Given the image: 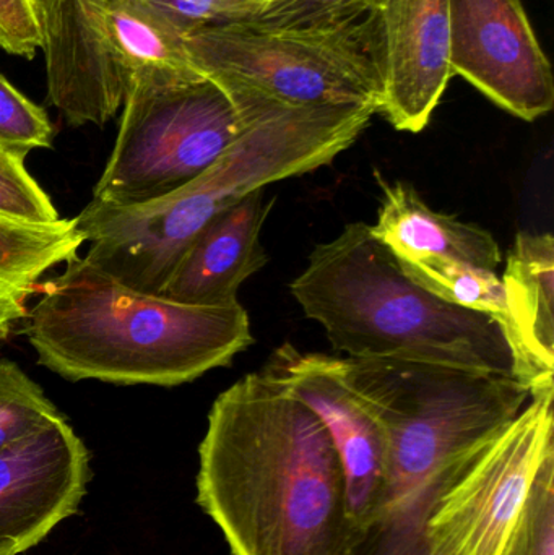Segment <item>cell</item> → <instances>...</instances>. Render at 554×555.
<instances>
[{
	"label": "cell",
	"instance_id": "8fae6325",
	"mask_svg": "<svg viewBox=\"0 0 554 555\" xmlns=\"http://www.w3.org/2000/svg\"><path fill=\"white\" fill-rule=\"evenodd\" d=\"M368 25L379 113L397 130L422 132L452 78L449 0H379Z\"/></svg>",
	"mask_w": 554,
	"mask_h": 555
},
{
	"label": "cell",
	"instance_id": "30bf717a",
	"mask_svg": "<svg viewBox=\"0 0 554 555\" xmlns=\"http://www.w3.org/2000/svg\"><path fill=\"white\" fill-rule=\"evenodd\" d=\"M260 372L324 423L340 456L360 541L386 482L389 443L383 424L347 387L334 356L299 351L285 343Z\"/></svg>",
	"mask_w": 554,
	"mask_h": 555
},
{
	"label": "cell",
	"instance_id": "277c9868",
	"mask_svg": "<svg viewBox=\"0 0 554 555\" xmlns=\"http://www.w3.org/2000/svg\"><path fill=\"white\" fill-rule=\"evenodd\" d=\"M25 335L39 364L67 380L178 387L254 343L249 317L233 306H188L140 293L77 257L39 286Z\"/></svg>",
	"mask_w": 554,
	"mask_h": 555
},
{
	"label": "cell",
	"instance_id": "7402d4cb",
	"mask_svg": "<svg viewBox=\"0 0 554 555\" xmlns=\"http://www.w3.org/2000/svg\"><path fill=\"white\" fill-rule=\"evenodd\" d=\"M0 218L20 223L51 224L57 208L25 168V156L0 149Z\"/></svg>",
	"mask_w": 554,
	"mask_h": 555
},
{
	"label": "cell",
	"instance_id": "9c48e42d",
	"mask_svg": "<svg viewBox=\"0 0 554 555\" xmlns=\"http://www.w3.org/2000/svg\"><path fill=\"white\" fill-rule=\"evenodd\" d=\"M451 70L519 119L554 106L552 64L523 0H449Z\"/></svg>",
	"mask_w": 554,
	"mask_h": 555
},
{
	"label": "cell",
	"instance_id": "7c38bea8",
	"mask_svg": "<svg viewBox=\"0 0 554 555\" xmlns=\"http://www.w3.org/2000/svg\"><path fill=\"white\" fill-rule=\"evenodd\" d=\"M90 455L64 416L0 452V555L41 543L77 514L90 481Z\"/></svg>",
	"mask_w": 554,
	"mask_h": 555
},
{
	"label": "cell",
	"instance_id": "7a4b0ae2",
	"mask_svg": "<svg viewBox=\"0 0 554 555\" xmlns=\"http://www.w3.org/2000/svg\"><path fill=\"white\" fill-rule=\"evenodd\" d=\"M223 90L240 114L236 142L201 178L158 201L136 207L91 201L75 218L90 243L87 262L132 289L159 294L218 215L257 189L331 165L377 114L360 104L292 106L244 88Z\"/></svg>",
	"mask_w": 554,
	"mask_h": 555
},
{
	"label": "cell",
	"instance_id": "3957f363",
	"mask_svg": "<svg viewBox=\"0 0 554 555\" xmlns=\"http://www.w3.org/2000/svg\"><path fill=\"white\" fill-rule=\"evenodd\" d=\"M389 443L386 482L355 555H426L438 499L532 397L516 377L390 359L338 358Z\"/></svg>",
	"mask_w": 554,
	"mask_h": 555
},
{
	"label": "cell",
	"instance_id": "d4e9b609",
	"mask_svg": "<svg viewBox=\"0 0 554 555\" xmlns=\"http://www.w3.org/2000/svg\"><path fill=\"white\" fill-rule=\"evenodd\" d=\"M510 555H554V463L543 472Z\"/></svg>",
	"mask_w": 554,
	"mask_h": 555
},
{
	"label": "cell",
	"instance_id": "ffe728a7",
	"mask_svg": "<svg viewBox=\"0 0 554 555\" xmlns=\"http://www.w3.org/2000/svg\"><path fill=\"white\" fill-rule=\"evenodd\" d=\"M61 416L42 388L18 364L0 359V452Z\"/></svg>",
	"mask_w": 554,
	"mask_h": 555
},
{
	"label": "cell",
	"instance_id": "4fadbf2b",
	"mask_svg": "<svg viewBox=\"0 0 554 555\" xmlns=\"http://www.w3.org/2000/svg\"><path fill=\"white\" fill-rule=\"evenodd\" d=\"M49 103L68 126L103 127L123 106L126 83L104 31V0H61L46 36Z\"/></svg>",
	"mask_w": 554,
	"mask_h": 555
},
{
	"label": "cell",
	"instance_id": "44dd1931",
	"mask_svg": "<svg viewBox=\"0 0 554 555\" xmlns=\"http://www.w3.org/2000/svg\"><path fill=\"white\" fill-rule=\"evenodd\" d=\"M379 0H267L254 25L272 29H334L366 18Z\"/></svg>",
	"mask_w": 554,
	"mask_h": 555
},
{
	"label": "cell",
	"instance_id": "8992f818",
	"mask_svg": "<svg viewBox=\"0 0 554 555\" xmlns=\"http://www.w3.org/2000/svg\"><path fill=\"white\" fill-rule=\"evenodd\" d=\"M123 119L93 201L113 207L150 204L191 184L241 132L230 94L211 78H129Z\"/></svg>",
	"mask_w": 554,
	"mask_h": 555
},
{
	"label": "cell",
	"instance_id": "9a60e30c",
	"mask_svg": "<svg viewBox=\"0 0 554 555\" xmlns=\"http://www.w3.org/2000/svg\"><path fill=\"white\" fill-rule=\"evenodd\" d=\"M506 297L503 328L514 377L530 391L554 387V240L517 234L501 278Z\"/></svg>",
	"mask_w": 554,
	"mask_h": 555
},
{
	"label": "cell",
	"instance_id": "d6986e66",
	"mask_svg": "<svg viewBox=\"0 0 554 555\" xmlns=\"http://www.w3.org/2000/svg\"><path fill=\"white\" fill-rule=\"evenodd\" d=\"M397 262L413 283L439 299L462 309L487 313L503 325L506 297L503 280L497 272L435 256L397 259Z\"/></svg>",
	"mask_w": 554,
	"mask_h": 555
},
{
	"label": "cell",
	"instance_id": "5bb4252c",
	"mask_svg": "<svg viewBox=\"0 0 554 555\" xmlns=\"http://www.w3.org/2000/svg\"><path fill=\"white\" fill-rule=\"evenodd\" d=\"M272 204L266 189H257L218 215L176 263L158 296L188 306L240 302L244 281L269 262L260 233Z\"/></svg>",
	"mask_w": 554,
	"mask_h": 555
},
{
	"label": "cell",
	"instance_id": "ac0fdd59",
	"mask_svg": "<svg viewBox=\"0 0 554 555\" xmlns=\"http://www.w3.org/2000/svg\"><path fill=\"white\" fill-rule=\"evenodd\" d=\"M104 31L124 83L133 77L191 80L204 75L192 64L184 33L149 0H104Z\"/></svg>",
	"mask_w": 554,
	"mask_h": 555
},
{
	"label": "cell",
	"instance_id": "ba28073f",
	"mask_svg": "<svg viewBox=\"0 0 554 555\" xmlns=\"http://www.w3.org/2000/svg\"><path fill=\"white\" fill-rule=\"evenodd\" d=\"M553 463L554 387H546L438 499L425 525L426 555H510Z\"/></svg>",
	"mask_w": 554,
	"mask_h": 555
},
{
	"label": "cell",
	"instance_id": "52a82bcc",
	"mask_svg": "<svg viewBox=\"0 0 554 555\" xmlns=\"http://www.w3.org/2000/svg\"><path fill=\"white\" fill-rule=\"evenodd\" d=\"M192 64L223 88H244L292 106L360 104L381 109L383 87L368 16L334 29L208 26L185 36Z\"/></svg>",
	"mask_w": 554,
	"mask_h": 555
},
{
	"label": "cell",
	"instance_id": "cb8c5ba5",
	"mask_svg": "<svg viewBox=\"0 0 554 555\" xmlns=\"http://www.w3.org/2000/svg\"><path fill=\"white\" fill-rule=\"evenodd\" d=\"M185 36L208 26L256 22L267 0H149Z\"/></svg>",
	"mask_w": 554,
	"mask_h": 555
},
{
	"label": "cell",
	"instance_id": "4316f807",
	"mask_svg": "<svg viewBox=\"0 0 554 555\" xmlns=\"http://www.w3.org/2000/svg\"><path fill=\"white\" fill-rule=\"evenodd\" d=\"M31 2L35 5L36 13H38L39 23H41L46 39L48 33L51 31L52 25H54L61 0H31Z\"/></svg>",
	"mask_w": 554,
	"mask_h": 555
},
{
	"label": "cell",
	"instance_id": "5b68a950",
	"mask_svg": "<svg viewBox=\"0 0 554 555\" xmlns=\"http://www.w3.org/2000/svg\"><path fill=\"white\" fill-rule=\"evenodd\" d=\"M292 294L332 346L350 359L449 365L514 377L503 328L413 283L370 224H347L319 244Z\"/></svg>",
	"mask_w": 554,
	"mask_h": 555
},
{
	"label": "cell",
	"instance_id": "603a6c76",
	"mask_svg": "<svg viewBox=\"0 0 554 555\" xmlns=\"http://www.w3.org/2000/svg\"><path fill=\"white\" fill-rule=\"evenodd\" d=\"M52 139L54 127L46 111L0 75V149L26 158L33 150L51 149Z\"/></svg>",
	"mask_w": 554,
	"mask_h": 555
},
{
	"label": "cell",
	"instance_id": "e0dca14e",
	"mask_svg": "<svg viewBox=\"0 0 554 555\" xmlns=\"http://www.w3.org/2000/svg\"><path fill=\"white\" fill-rule=\"evenodd\" d=\"M87 243L77 221L20 223L0 218V341L25 320L39 280L61 263L77 259Z\"/></svg>",
	"mask_w": 554,
	"mask_h": 555
},
{
	"label": "cell",
	"instance_id": "484cf974",
	"mask_svg": "<svg viewBox=\"0 0 554 555\" xmlns=\"http://www.w3.org/2000/svg\"><path fill=\"white\" fill-rule=\"evenodd\" d=\"M44 31L31 0H0V48L33 59L44 49Z\"/></svg>",
	"mask_w": 554,
	"mask_h": 555
},
{
	"label": "cell",
	"instance_id": "2e32d148",
	"mask_svg": "<svg viewBox=\"0 0 554 555\" xmlns=\"http://www.w3.org/2000/svg\"><path fill=\"white\" fill-rule=\"evenodd\" d=\"M376 179L383 201L371 233L397 259L446 257L497 272L503 254L490 231L433 210L415 189L403 182L386 181L379 172Z\"/></svg>",
	"mask_w": 554,
	"mask_h": 555
},
{
	"label": "cell",
	"instance_id": "6da1fadb",
	"mask_svg": "<svg viewBox=\"0 0 554 555\" xmlns=\"http://www.w3.org/2000/svg\"><path fill=\"white\" fill-rule=\"evenodd\" d=\"M197 502L233 555H355L340 456L324 423L262 372L215 400Z\"/></svg>",
	"mask_w": 554,
	"mask_h": 555
}]
</instances>
